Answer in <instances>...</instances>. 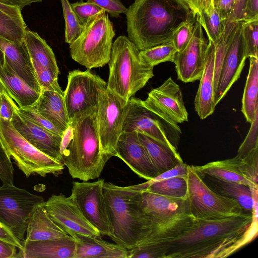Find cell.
<instances>
[{"mask_svg": "<svg viewBox=\"0 0 258 258\" xmlns=\"http://www.w3.org/2000/svg\"><path fill=\"white\" fill-rule=\"evenodd\" d=\"M0 47L5 55V63L30 87L41 93L25 40L15 43L0 37Z\"/></svg>", "mask_w": 258, "mask_h": 258, "instance_id": "obj_20", "label": "cell"}, {"mask_svg": "<svg viewBox=\"0 0 258 258\" xmlns=\"http://www.w3.org/2000/svg\"><path fill=\"white\" fill-rule=\"evenodd\" d=\"M143 133L177 151L181 131L177 123L139 98L127 102L122 132Z\"/></svg>", "mask_w": 258, "mask_h": 258, "instance_id": "obj_7", "label": "cell"}, {"mask_svg": "<svg viewBox=\"0 0 258 258\" xmlns=\"http://www.w3.org/2000/svg\"><path fill=\"white\" fill-rule=\"evenodd\" d=\"M44 202L42 196L26 189L3 185L0 187V223L23 242L32 212Z\"/></svg>", "mask_w": 258, "mask_h": 258, "instance_id": "obj_11", "label": "cell"}, {"mask_svg": "<svg viewBox=\"0 0 258 258\" xmlns=\"http://www.w3.org/2000/svg\"><path fill=\"white\" fill-rule=\"evenodd\" d=\"M140 51L126 36L113 43L107 89L127 101L154 77L153 67L141 60Z\"/></svg>", "mask_w": 258, "mask_h": 258, "instance_id": "obj_5", "label": "cell"}, {"mask_svg": "<svg viewBox=\"0 0 258 258\" xmlns=\"http://www.w3.org/2000/svg\"><path fill=\"white\" fill-rule=\"evenodd\" d=\"M75 241L74 258H129L130 251L101 237L73 234Z\"/></svg>", "mask_w": 258, "mask_h": 258, "instance_id": "obj_22", "label": "cell"}, {"mask_svg": "<svg viewBox=\"0 0 258 258\" xmlns=\"http://www.w3.org/2000/svg\"><path fill=\"white\" fill-rule=\"evenodd\" d=\"M257 232V211L218 220L176 213L152 220L129 258H223L249 243Z\"/></svg>", "mask_w": 258, "mask_h": 258, "instance_id": "obj_1", "label": "cell"}, {"mask_svg": "<svg viewBox=\"0 0 258 258\" xmlns=\"http://www.w3.org/2000/svg\"><path fill=\"white\" fill-rule=\"evenodd\" d=\"M16 110L22 117L54 134L62 136L63 132L38 112L33 106L27 108H20L16 105Z\"/></svg>", "mask_w": 258, "mask_h": 258, "instance_id": "obj_39", "label": "cell"}, {"mask_svg": "<svg viewBox=\"0 0 258 258\" xmlns=\"http://www.w3.org/2000/svg\"><path fill=\"white\" fill-rule=\"evenodd\" d=\"M27 26L23 17L9 15L0 10V37L15 42L24 41Z\"/></svg>", "mask_w": 258, "mask_h": 258, "instance_id": "obj_34", "label": "cell"}, {"mask_svg": "<svg viewBox=\"0 0 258 258\" xmlns=\"http://www.w3.org/2000/svg\"><path fill=\"white\" fill-rule=\"evenodd\" d=\"M250 124L249 130L235 156L238 159L244 158L251 151L258 148V109L256 111L254 119Z\"/></svg>", "mask_w": 258, "mask_h": 258, "instance_id": "obj_42", "label": "cell"}, {"mask_svg": "<svg viewBox=\"0 0 258 258\" xmlns=\"http://www.w3.org/2000/svg\"><path fill=\"white\" fill-rule=\"evenodd\" d=\"M3 90H4V89H3V87H2V85H1V83H0V95H1V93L2 91Z\"/></svg>", "mask_w": 258, "mask_h": 258, "instance_id": "obj_56", "label": "cell"}, {"mask_svg": "<svg viewBox=\"0 0 258 258\" xmlns=\"http://www.w3.org/2000/svg\"><path fill=\"white\" fill-rule=\"evenodd\" d=\"M187 183L189 213L196 218L218 220L246 213L235 200L212 190L189 166Z\"/></svg>", "mask_w": 258, "mask_h": 258, "instance_id": "obj_9", "label": "cell"}, {"mask_svg": "<svg viewBox=\"0 0 258 258\" xmlns=\"http://www.w3.org/2000/svg\"><path fill=\"white\" fill-rule=\"evenodd\" d=\"M131 186L140 192L146 191L173 198H188L187 175L175 176L148 184L142 183Z\"/></svg>", "mask_w": 258, "mask_h": 258, "instance_id": "obj_32", "label": "cell"}, {"mask_svg": "<svg viewBox=\"0 0 258 258\" xmlns=\"http://www.w3.org/2000/svg\"><path fill=\"white\" fill-rule=\"evenodd\" d=\"M141 198L143 209L152 221L176 213H189L188 199L173 198L146 191L141 192Z\"/></svg>", "mask_w": 258, "mask_h": 258, "instance_id": "obj_24", "label": "cell"}, {"mask_svg": "<svg viewBox=\"0 0 258 258\" xmlns=\"http://www.w3.org/2000/svg\"><path fill=\"white\" fill-rule=\"evenodd\" d=\"M41 115L64 132L70 124L63 95L56 92L42 90L37 102L33 105Z\"/></svg>", "mask_w": 258, "mask_h": 258, "instance_id": "obj_26", "label": "cell"}, {"mask_svg": "<svg viewBox=\"0 0 258 258\" xmlns=\"http://www.w3.org/2000/svg\"><path fill=\"white\" fill-rule=\"evenodd\" d=\"M24 40L32 62L47 69L55 77L58 78L59 69L54 54L51 47L37 33L26 31Z\"/></svg>", "mask_w": 258, "mask_h": 258, "instance_id": "obj_31", "label": "cell"}, {"mask_svg": "<svg viewBox=\"0 0 258 258\" xmlns=\"http://www.w3.org/2000/svg\"><path fill=\"white\" fill-rule=\"evenodd\" d=\"M246 0H235L234 8L229 19L232 22L241 21Z\"/></svg>", "mask_w": 258, "mask_h": 258, "instance_id": "obj_54", "label": "cell"}, {"mask_svg": "<svg viewBox=\"0 0 258 258\" xmlns=\"http://www.w3.org/2000/svg\"><path fill=\"white\" fill-rule=\"evenodd\" d=\"M125 15L127 37L139 51L172 41L197 16L185 0H135Z\"/></svg>", "mask_w": 258, "mask_h": 258, "instance_id": "obj_2", "label": "cell"}, {"mask_svg": "<svg viewBox=\"0 0 258 258\" xmlns=\"http://www.w3.org/2000/svg\"><path fill=\"white\" fill-rule=\"evenodd\" d=\"M5 55L3 51L0 47V68H2L5 64Z\"/></svg>", "mask_w": 258, "mask_h": 258, "instance_id": "obj_55", "label": "cell"}, {"mask_svg": "<svg viewBox=\"0 0 258 258\" xmlns=\"http://www.w3.org/2000/svg\"><path fill=\"white\" fill-rule=\"evenodd\" d=\"M13 174L11 157L0 140V179L3 185H13Z\"/></svg>", "mask_w": 258, "mask_h": 258, "instance_id": "obj_45", "label": "cell"}, {"mask_svg": "<svg viewBox=\"0 0 258 258\" xmlns=\"http://www.w3.org/2000/svg\"><path fill=\"white\" fill-rule=\"evenodd\" d=\"M249 68L242 99L241 112L251 123L258 109V58L249 57Z\"/></svg>", "mask_w": 258, "mask_h": 258, "instance_id": "obj_33", "label": "cell"}, {"mask_svg": "<svg viewBox=\"0 0 258 258\" xmlns=\"http://www.w3.org/2000/svg\"><path fill=\"white\" fill-rule=\"evenodd\" d=\"M209 177L215 192L235 200L246 213L257 211V189L242 183Z\"/></svg>", "mask_w": 258, "mask_h": 258, "instance_id": "obj_28", "label": "cell"}, {"mask_svg": "<svg viewBox=\"0 0 258 258\" xmlns=\"http://www.w3.org/2000/svg\"><path fill=\"white\" fill-rule=\"evenodd\" d=\"M236 158L237 165L242 174L257 184L258 148L243 159Z\"/></svg>", "mask_w": 258, "mask_h": 258, "instance_id": "obj_43", "label": "cell"}, {"mask_svg": "<svg viewBox=\"0 0 258 258\" xmlns=\"http://www.w3.org/2000/svg\"><path fill=\"white\" fill-rule=\"evenodd\" d=\"M21 258H74L75 241L69 235L53 239L23 241Z\"/></svg>", "mask_w": 258, "mask_h": 258, "instance_id": "obj_23", "label": "cell"}, {"mask_svg": "<svg viewBox=\"0 0 258 258\" xmlns=\"http://www.w3.org/2000/svg\"><path fill=\"white\" fill-rule=\"evenodd\" d=\"M127 102L106 89L99 96L96 112L101 152L104 162L116 156V144L122 133Z\"/></svg>", "mask_w": 258, "mask_h": 258, "instance_id": "obj_12", "label": "cell"}, {"mask_svg": "<svg viewBox=\"0 0 258 258\" xmlns=\"http://www.w3.org/2000/svg\"><path fill=\"white\" fill-rule=\"evenodd\" d=\"M41 204L35 208L28 220L25 240H45L69 236L54 222Z\"/></svg>", "mask_w": 258, "mask_h": 258, "instance_id": "obj_27", "label": "cell"}, {"mask_svg": "<svg viewBox=\"0 0 258 258\" xmlns=\"http://www.w3.org/2000/svg\"><path fill=\"white\" fill-rule=\"evenodd\" d=\"M115 35L113 23L104 11L91 19L70 44L71 57L88 70L104 66L109 61Z\"/></svg>", "mask_w": 258, "mask_h": 258, "instance_id": "obj_6", "label": "cell"}, {"mask_svg": "<svg viewBox=\"0 0 258 258\" xmlns=\"http://www.w3.org/2000/svg\"><path fill=\"white\" fill-rule=\"evenodd\" d=\"M107 83L89 70L70 71L63 98L70 122L97 108L100 93Z\"/></svg>", "mask_w": 258, "mask_h": 258, "instance_id": "obj_10", "label": "cell"}, {"mask_svg": "<svg viewBox=\"0 0 258 258\" xmlns=\"http://www.w3.org/2000/svg\"><path fill=\"white\" fill-rule=\"evenodd\" d=\"M97 109L70 122L62 136V163L73 178L82 181L98 178L106 164L100 149Z\"/></svg>", "mask_w": 258, "mask_h": 258, "instance_id": "obj_3", "label": "cell"}, {"mask_svg": "<svg viewBox=\"0 0 258 258\" xmlns=\"http://www.w3.org/2000/svg\"><path fill=\"white\" fill-rule=\"evenodd\" d=\"M215 44L209 40L205 68L194 101L195 109L200 118L206 119L214 111V80Z\"/></svg>", "mask_w": 258, "mask_h": 258, "instance_id": "obj_21", "label": "cell"}, {"mask_svg": "<svg viewBox=\"0 0 258 258\" xmlns=\"http://www.w3.org/2000/svg\"><path fill=\"white\" fill-rule=\"evenodd\" d=\"M60 2L65 22V41L70 44L81 35L85 26L80 23L69 1L60 0Z\"/></svg>", "mask_w": 258, "mask_h": 258, "instance_id": "obj_37", "label": "cell"}, {"mask_svg": "<svg viewBox=\"0 0 258 258\" xmlns=\"http://www.w3.org/2000/svg\"><path fill=\"white\" fill-rule=\"evenodd\" d=\"M192 167L200 176L206 175L224 181L242 183L257 189L258 185L240 171L235 157Z\"/></svg>", "mask_w": 258, "mask_h": 258, "instance_id": "obj_29", "label": "cell"}, {"mask_svg": "<svg viewBox=\"0 0 258 258\" xmlns=\"http://www.w3.org/2000/svg\"><path fill=\"white\" fill-rule=\"evenodd\" d=\"M197 16L196 29L187 46L177 51L173 62L178 79L184 83L200 80L205 68L209 41L205 37Z\"/></svg>", "mask_w": 258, "mask_h": 258, "instance_id": "obj_16", "label": "cell"}, {"mask_svg": "<svg viewBox=\"0 0 258 258\" xmlns=\"http://www.w3.org/2000/svg\"><path fill=\"white\" fill-rule=\"evenodd\" d=\"M0 83L5 91L20 108H27L38 101L41 93L30 87L5 63L0 68Z\"/></svg>", "mask_w": 258, "mask_h": 258, "instance_id": "obj_25", "label": "cell"}, {"mask_svg": "<svg viewBox=\"0 0 258 258\" xmlns=\"http://www.w3.org/2000/svg\"><path fill=\"white\" fill-rule=\"evenodd\" d=\"M16 106L13 99L3 90L0 95V118L11 121Z\"/></svg>", "mask_w": 258, "mask_h": 258, "instance_id": "obj_48", "label": "cell"}, {"mask_svg": "<svg viewBox=\"0 0 258 258\" xmlns=\"http://www.w3.org/2000/svg\"><path fill=\"white\" fill-rule=\"evenodd\" d=\"M200 22L206 31L209 41L216 44L220 38L227 22L223 21L214 8L208 14L205 12L197 16Z\"/></svg>", "mask_w": 258, "mask_h": 258, "instance_id": "obj_36", "label": "cell"}, {"mask_svg": "<svg viewBox=\"0 0 258 258\" xmlns=\"http://www.w3.org/2000/svg\"><path fill=\"white\" fill-rule=\"evenodd\" d=\"M243 21L238 22L224 57L214 94L216 106L239 78L247 58L243 36Z\"/></svg>", "mask_w": 258, "mask_h": 258, "instance_id": "obj_15", "label": "cell"}, {"mask_svg": "<svg viewBox=\"0 0 258 258\" xmlns=\"http://www.w3.org/2000/svg\"><path fill=\"white\" fill-rule=\"evenodd\" d=\"M104 179L96 181H74L71 196L84 216L102 235L110 237L112 229L103 191Z\"/></svg>", "mask_w": 258, "mask_h": 258, "instance_id": "obj_13", "label": "cell"}, {"mask_svg": "<svg viewBox=\"0 0 258 258\" xmlns=\"http://www.w3.org/2000/svg\"><path fill=\"white\" fill-rule=\"evenodd\" d=\"M258 20V0H246L241 21Z\"/></svg>", "mask_w": 258, "mask_h": 258, "instance_id": "obj_52", "label": "cell"}, {"mask_svg": "<svg viewBox=\"0 0 258 258\" xmlns=\"http://www.w3.org/2000/svg\"><path fill=\"white\" fill-rule=\"evenodd\" d=\"M243 36L247 58H258V20L243 22Z\"/></svg>", "mask_w": 258, "mask_h": 258, "instance_id": "obj_38", "label": "cell"}, {"mask_svg": "<svg viewBox=\"0 0 258 258\" xmlns=\"http://www.w3.org/2000/svg\"><path fill=\"white\" fill-rule=\"evenodd\" d=\"M177 50L172 41L140 51L141 60L153 67L166 61L173 62Z\"/></svg>", "mask_w": 258, "mask_h": 258, "instance_id": "obj_35", "label": "cell"}, {"mask_svg": "<svg viewBox=\"0 0 258 258\" xmlns=\"http://www.w3.org/2000/svg\"><path fill=\"white\" fill-rule=\"evenodd\" d=\"M0 239L11 243L20 249H23V242L18 239L4 225L0 223Z\"/></svg>", "mask_w": 258, "mask_h": 258, "instance_id": "obj_53", "label": "cell"}, {"mask_svg": "<svg viewBox=\"0 0 258 258\" xmlns=\"http://www.w3.org/2000/svg\"><path fill=\"white\" fill-rule=\"evenodd\" d=\"M21 250L16 245L0 239V258H21Z\"/></svg>", "mask_w": 258, "mask_h": 258, "instance_id": "obj_51", "label": "cell"}, {"mask_svg": "<svg viewBox=\"0 0 258 258\" xmlns=\"http://www.w3.org/2000/svg\"><path fill=\"white\" fill-rule=\"evenodd\" d=\"M104 10L112 18H117L120 14H125L127 8L120 0H87Z\"/></svg>", "mask_w": 258, "mask_h": 258, "instance_id": "obj_47", "label": "cell"}, {"mask_svg": "<svg viewBox=\"0 0 258 258\" xmlns=\"http://www.w3.org/2000/svg\"><path fill=\"white\" fill-rule=\"evenodd\" d=\"M11 122L18 133L35 148L62 162L61 154L62 136L54 134L22 117L17 112L16 107Z\"/></svg>", "mask_w": 258, "mask_h": 258, "instance_id": "obj_19", "label": "cell"}, {"mask_svg": "<svg viewBox=\"0 0 258 258\" xmlns=\"http://www.w3.org/2000/svg\"><path fill=\"white\" fill-rule=\"evenodd\" d=\"M188 4L194 13L200 16L205 12L209 14L214 8L213 0H185Z\"/></svg>", "mask_w": 258, "mask_h": 258, "instance_id": "obj_50", "label": "cell"}, {"mask_svg": "<svg viewBox=\"0 0 258 258\" xmlns=\"http://www.w3.org/2000/svg\"><path fill=\"white\" fill-rule=\"evenodd\" d=\"M72 8L80 23L86 25L93 18L105 11L93 3L82 0L71 4Z\"/></svg>", "mask_w": 258, "mask_h": 258, "instance_id": "obj_40", "label": "cell"}, {"mask_svg": "<svg viewBox=\"0 0 258 258\" xmlns=\"http://www.w3.org/2000/svg\"><path fill=\"white\" fill-rule=\"evenodd\" d=\"M103 191L112 229L110 239L127 249L137 247L147 235L152 224L145 212L141 192L131 185L104 182Z\"/></svg>", "mask_w": 258, "mask_h": 258, "instance_id": "obj_4", "label": "cell"}, {"mask_svg": "<svg viewBox=\"0 0 258 258\" xmlns=\"http://www.w3.org/2000/svg\"><path fill=\"white\" fill-rule=\"evenodd\" d=\"M213 2L221 19L227 22L233 12L235 0H213Z\"/></svg>", "mask_w": 258, "mask_h": 258, "instance_id": "obj_49", "label": "cell"}, {"mask_svg": "<svg viewBox=\"0 0 258 258\" xmlns=\"http://www.w3.org/2000/svg\"><path fill=\"white\" fill-rule=\"evenodd\" d=\"M0 140L9 155L27 177L31 175L45 177L62 173L63 163L40 152L15 128L11 121L0 118Z\"/></svg>", "mask_w": 258, "mask_h": 258, "instance_id": "obj_8", "label": "cell"}, {"mask_svg": "<svg viewBox=\"0 0 258 258\" xmlns=\"http://www.w3.org/2000/svg\"><path fill=\"white\" fill-rule=\"evenodd\" d=\"M137 133L140 142L145 147L152 163L159 174L183 162L177 151L143 133Z\"/></svg>", "mask_w": 258, "mask_h": 258, "instance_id": "obj_30", "label": "cell"}, {"mask_svg": "<svg viewBox=\"0 0 258 258\" xmlns=\"http://www.w3.org/2000/svg\"><path fill=\"white\" fill-rule=\"evenodd\" d=\"M42 1V0H0V10L12 16L22 17L21 11L25 6Z\"/></svg>", "mask_w": 258, "mask_h": 258, "instance_id": "obj_46", "label": "cell"}, {"mask_svg": "<svg viewBox=\"0 0 258 258\" xmlns=\"http://www.w3.org/2000/svg\"><path fill=\"white\" fill-rule=\"evenodd\" d=\"M144 101L176 123L188 120L182 91L171 77L159 87L152 89Z\"/></svg>", "mask_w": 258, "mask_h": 258, "instance_id": "obj_18", "label": "cell"}, {"mask_svg": "<svg viewBox=\"0 0 258 258\" xmlns=\"http://www.w3.org/2000/svg\"><path fill=\"white\" fill-rule=\"evenodd\" d=\"M41 206L54 222L70 236L77 234L101 237L99 231L85 218L71 196L52 195Z\"/></svg>", "mask_w": 258, "mask_h": 258, "instance_id": "obj_14", "label": "cell"}, {"mask_svg": "<svg viewBox=\"0 0 258 258\" xmlns=\"http://www.w3.org/2000/svg\"><path fill=\"white\" fill-rule=\"evenodd\" d=\"M37 81L42 90L53 91L63 95L58 83V78L54 76L47 69L32 62Z\"/></svg>", "mask_w": 258, "mask_h": 258, "instance_id": "obj_41", "label": "cell"}, {"mask_svg": "<svg viewBox=\"0 0 258 258\" xmlns=\"http://www.w3.org/2000/svg\"><path fill=\"white\" fill-rule=\"evenodd\" d=\"M197 16L180 26L174 33L172 38L177 51L182 50L190 41L196 27Z\"/></svg>", "mask_w": 258, "mask_h": 258, "instance_id": "obj_44", "label": "cell"}, {"mask_svg": "<svg viewBox=\"0 0 258 258\" xmlns=\"http://www.w3.org/2000/svg\"><path fill=\"white\" fill-rule=\"evenodd\" d=\"M116 153V157L141 178L148 180L160 174L140 142L137 132H123L121 134L117 142Z\"/></svg>", "mask_w": 258, "mask_h": 258, "instance_id": "obj_17", "label": "cell"}]
</instances>
